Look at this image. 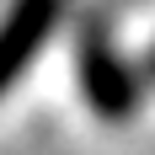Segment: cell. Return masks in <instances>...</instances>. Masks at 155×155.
<instances>
[{"instance_id":"cell-2","label":"cell","mask_w":155,"mask_h":155,"mask_svg":"<svg viewBox=\"0 0 155 155\" xmlns=\"http://www.w3.org/2000/svg\"><path fill=\"white\" fill-rule=\"evenodd\" d=\"M59 11L64 0H11V11L0 21V96L21 80V70L38 59V48L54 38Z\"/></svg>"},{"instance_id":"cell-3","label":"cell","mask_w":155,"mask_h":155,"mask_svg":"<svg viewBox=\"0 0 155 155\" xmlns=\"http://www.w3.org/2000/svg\"><path fill=\"white\" fill-rule=\"evenodd\" d=\"M144 75H150V80H155V48H150V59H144Z\"/></svg>"},{"instance_id":"cell-1","label":"cell","mask_w":155,"mask_h":155,"mask_svg":"<svg viewBox=\"0 0 155 155\" xmlns=\"http://www.w3.org/2000/svg\"><path fill=\"white\" fill-rule=\"evenodd\" d=\"M75 64H80V91H86V102L96 107V118H102V123H128L134 107H139V80L128 75L123 59L112 54L102 21H86V27H80Z\"/></svg>"}]
</instances>
